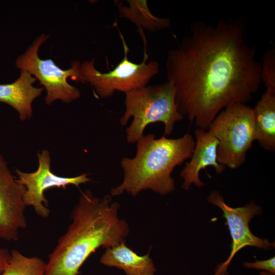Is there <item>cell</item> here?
Returning a JSON list of instances; mask_svg holds the SVG:
<instances>
[{
	"mask_svg": "<svg viewBox=\"0 0 275 275\" xmlns=\"http://www.w3.org/2000/svg\"><path fill=\"white\" fill-rule=\"evenodd\" d=\"M240 18L193 23L190 33L168 53V81L175 89L179 113L208 130L223 109L251 101L261 80L256 47L247 41Z\"/></svg>",
	"mask_w": 275,
	"mask_h": 275,
	"instance_id": "cell-1",
	"label": "cell"
},
{
	"mask_svg": "<svg viewBox=\"0 0 275 275\" xmlns=\"http://www.w3.org/2000/svg\"><path fill=\"white\" fill-rule=\"evenodd\" d=\"M119 209L110 195L99 198L90 190L81 192L70 216L71 223L49 256L45 275H78L98 249L125 242L129 227L119 217Z\"/></svg>",
	"mask_w": 275,
	"mask_h": 275,
	"instance_id": "cell-2",
	"label": "cell"
},
{
	"mask_svg": "<svg viewBox=\"0 0 275 275\" xmlns=\"http://www.w3.org/2000/svg\"><path fill=\"white\" fill-rule=\"evenodd\" d=\"M195 145V139L188 133L177 139L144 135L137 142L134 157L122 159L123 180L111 189V195L126 192L135 197L148 189L160 195L172 193L175 188L172 173L176 167L190 158Z\"/></svg>",
	"mask_w": 275,
	"mask_h": 275,
	"instance_id": "cell-3",
	"label": "cell"
},
{
	"mask_svg": "<svg viewBox=\"0 0 275 275\" xmlns=\"http://www.w3.org/2000/svg\"><path fill=\"white\" fill-rule=\"evenodd\" d=\"M125 94L123 115L120 119L122 126L133 120L126 130L129 143L137 142L143 135L146 127L153 123L164 125V135H170L175 124L183 119L175 102V89L173 84L167 82L149 85L132 90Z\"/></svg>",
	"mask_w": 275,
	"mask_h": 275,
	"instance_id": "cell-4",
	"label": "cell"
},
{
	"mask_svg": "<svg viewBox=\"0 0 275 275\" xmlns=\"http://www.w3.org/2000/svg\"><path fill=\"white\" fill-rule=\"evenodd\" d=\"M208 130L215 137L218 162L230 169L241 167L255 141L253 108L238 103L219 112Z\"/></svg>",
	"mask_w": 275,
	"mask_h": 275,
	"instance_id": "cell-5",
	"label": "cell"
},
{
	"mask_svg": "<svg viewBox=\"0 0 275 275\" xmlns=\"http://www.w3.org/2000/svg\"><path fill=\"white\" fill-rule=\"evenodd\" d=\"M138 31L145 45L144 58L140 64L132 62L128 59L129 48L119 30L123 46L124 57L113 70L105 73L97 70L94 66V59L84 61L81 63L85 84L89 83L100 97H110L116 91L126 93L145 87L159 72V64L157 62L151 61L147 63L149 56L146 51V39L143 29Z\"/></svg>",
	"mask_w": 275,
	"mask_h": 275,
	"instance_id": "cell-6",
	"label": "cell"
},
{
	"mask_svg": "<svg viewBox=\"0 0 275 275\" xmlns=\"http://www.w3.org/2000/svg\"><path fill=\"white\" fill-rule=\"evenodd\" d=\"M49 35H40L26 51L17 59L15 66L21 70L29 72L38 79L46 91L44 98L47 105L60 100L64 103H70L80 97L79 90L69 84V77L76 82L85 84L81 63L78 60L73 62L71 67L63 70L58 66L50 59H42L38 54L41 45Z\"/></svg>",
	"mask_w": 275,
	"mask_h": 275,
	"instance_id": "cell-7",
	"label": "cell"
},
{
	"mask_svg": "<svg viewBox=\"0 0 275 275\" xmlns=\"http://www.w3.org/2000/svg\"><path fill=\"white\" fill-rule=\"evenodd\" d=\"M38 167L33 172L26 173L18 169L16 170L19 183L25 187L23 200L26 206H31L39 216L47 218L50 210L48 202L44 196L47 189L66 187L69 185L77 187L81 184L92 181L89 174L84 173L72 177H62L52 172L50 169L51 158L47 150H43L37 154Z\"/></svg>",
	"mask_w": 275,
	"mask_h": 275,
	"instance_id": "cell-8",
	"label": "cell"
},
{
	"mask_svg": "<svg viewBox=\"0 0 275 275\" xmlns=\"http://www.w3.org/2000/svg\"><path fill=\"white\" fill-rule=\"evenodd\" d=\"M207 201L222 210L232 238L230 256L216 272L218 275L224 271L234 255L244 247L251 246L266 250L274 246L267 239L255 236L250 230L251 220L255 215L262 213L261 207L253 201L242 207H231L226 204L220 192L216 190L211 191Z\"/></svg>",
	"mask_w": 275,
	"mask_h": 275,
	"instance_id": "cell-9",
	"label": "cell"
},
{
	"mask_svg": "<svg viewBox=\"0 0 275 275\" xmlns=\"http://www.w3.org/2000/svg\"><path fill=\"white\" fill-rule=\"evenodd\" d=\"M25 191L0 155V238L6 241H17L19 231L27 226Z\"/></svg>",
	"mask_w": 275,
	"mask_h": 275,
	"instance_id": "cell-10",
	"label": "cell"
},
{
	"mask_svg": "<svg viewBox=\"0 0 275 275\" xmlns=\"http://www.w3.org/2000/svg\"><path fill=\"white\" fill-rule=\"evenodd\" d=\"M195 145L190 160L186 162L180 173L183 179L182 188L188 190L194 184L198 188L204 186L200 180V172L208 167H212L218 174L226 167L217 160V139L208 130L196 128L195 130Z\"/></svg>",
	"mask_w": 275,
	"mask_h": 275,
	"instance_id": "cell-11",
	"label": "cell"
},
{
	"mask_svg": "<svg viewBox=\"0 0 275 275\" xmlns=\"http://www.w3.org/2000/svg\"><path fill=\"white\" fill-rule=\"evenodd\" d=\"M36 79L29 72L20 70L18 78L8 84H0V102L14 108L22 121L32 117L33 102L41 95L43 88L33 86Z\"/></svg>",
	"mask_w": 275,
	"mask_h": 275,
	"instance_id": "cell-12",
	"label": "cell"
},
{
	"mask_svg": "<svg viewBox=\"0 0 275 275\" xmlns=\"http://www.w3.org/2000/svg\"><path fill=\"white\" fill-rule=\"evenodd\" d=\"M100 262L106 266L122 269L126 275H154L156 272L149 253L140 256L125 242L105 249Z\"/></svg>",
	"mask_w": 275,
	"mask_h": 275,
	"instance_id": "cell-13",
	"label": "cell"
},
{
	"mask_svg": "<svg viewBox=\"0 0 275 275\" xmlns=\"http://www.w3.org/2000/svg\"><path fill=\"white\" fill-rule=\"evenodd\" d=\"M255 141L265 150L275 151V92L266 90L253 108Z\"/></svg>",
	"mask_w": 275,
	"mask_h": 275,
	"instance_id": "cell-14",
	"label": "cell"
},
{
	"mask_svg": "<svg viewBox=\"0 0 275 275\" xmlns=\"http://www.w3.org/2000/svg\"><path fill=\"white\" fill-rule=\"evenodd\" d=\"M128 6L123 5L116 1L118 12L139 28L146 29L150 32L161 31L169 28L171 24L169 19L156 17L151 13L148 7L147 1L128 0Z\"/></svg>",
	"mask_w": 275,
	"mask_h": 275,
	"instance_id": "cell-15",
	"label": "cell"
},
{
	"mask_svg": "<svg viewBox=\"0 0 275 275\" xmlns=\"http://www.w3.org/2000/svg\"><path fill=\"white\" fill-rule=\"evenodd\" d=\"M46 265V263L40 258L28 257L13 250L0 275H45Z\"/></svg>",
	"mask_w": 275,
	"mask_h": 275,
	"instance_id": "cell-16",
	"label": "cell"
},
{
	"mask_svg": "<svg viewBox=\"0 0 275 275\" xmlns=\"http://www.w3.org/2000/svg\"><path fill=\"white\" fill-rule=\"evenodd\" d=\"M261 80L266 90L275 92V48L266 50L262 57Z\"/></svg>",
	"mask_w": 275,
	"mask_h": 275,
	"instance_id": "cell-17",
	"label": "cell"
},
{
	"mask_svg": "<svg viewBox=\"0 0 275 275\" xmlns=\"http://www.w3.org/2000/svg\"><path fill=\"white\" fill-rule=\"evenodd\" d=\"M243 266L246 268L255 269H262L269 271L274 274L275 273V257L264 260H257L254 262H245Z\"/></svg>",
	"mask_w": 275,
	"mask_h": 275,
	"instance_id": "cell-18",
	"label": "cell"
},
{
	"mask_svg": "<svg viewBox=\"0 0 275 275\" xmlns=\"http://www.w3.org/2000/svg\"><path fill=\"white\" fill-rule=\"evenodd\" d=\"M10 256V252L5 248L0 246V274L3 272Z\"/></svg>",
	"mask_w": 275,
	"mask_h": 275,
	"instance_id": "cell-19",
	"label": "cell"
},
{
	"mask_svg": "<svg viewBox=\"0 0 275 275\" xmlns=\"http://www.w3.org/2000/svg\"><path fill=\"white\" fill-rule=\"evenodd\" d=\"M213 275H218V274L217 273H215V274Z\"/></svg>",
	"mask_w": 275,
	"mask_h": 275,
	"instance_id": "cell-20",
	"label": "cell"
}]
</instances>
